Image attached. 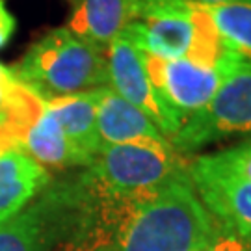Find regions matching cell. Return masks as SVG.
<instances>
[{"label":"cell","instance_id":"cell-1","mask_svg":"<svg viewBox=\"0 0 251 251\" xmlns=\"http://www.w3.org/2000/svg\"><path fill=\"white\" fill-rule=\"evenodd\" d=\"M220 227L188 175L147 194L121 196L86 173L60 251H201Z\"/></svg>","mask_w":251,"mask_h":251},{"label":"cell","instance_id":"cell-2","mask_svg":"<svg viewBox=\"0 0 251 251\" xmlns=\"http://www.w3.org/2000/svg\"><path fill=\"white\" fill-rule=\"evenodd\" d=\"M138 50L162 60L220 65L240 58L225 45L205 6L190 0H142V13L126 28Z\"/></svg>","mask_w":251,"mask_h":251},{"label":"cell","instance_id":"cell-3","mask_svg":"<svg viewBox=\"0 0 251 251\" xmlns=\"http://www.w3.org/2000/svg\"><path fill=\"white\" fill-rule=\"evenodd\" d=\"M11 73L45 100L108 88L106 49L56 28L26 50Z\"/></svg>","mask_w":251,"mask_h":251},{"label":"cell","instance_id":"cell-4","mask_svg":"<svg viewBox=\"0 0 251 251\" xmlns=\"http://www.w3.org/2000/svg\"><path fill=\"white\" fill-rule=\"evenodd\" d=\"M108 192L138 196L188 175L173 145H100L88 171Z\"/></svg>","mask_w":251,"mask_h":251},{"label":"cell","instance_id":"cell-5","mask_svg":"<svg viewBox=\"0 0 251 251\" xmlns=\"http://www.w3.org/2000/svg\"><path fill=\"white\" fill-rule=\"evenodd\" d=\"M251 134V62L238 63L205 108L186 119L171 145L190 152L231 136Z\"/></svg>","mask_w":251,"mask_h":251},{"label":"cell","instance_id":"cell-6","mask_svg":"<svg viewBox=\"0 0 251 251\" xmlns=\"http://www.w3.org/2000/svg\"><path fill=\"white\" fill-rule=\"evenodd\" d=\"M106 63L108 88L132 106L142 110L171 144V140L180 132L186 119L154 88L144 69L140 50L136 49L132 39L126 36V32L108 45Z\"/></svg>","mask_w":251,"mask_h":251},{"label":"cell","instance_id":"cell-7","mask_svg":"<svg viewBox=\"0 0 251 251\" xmlns=\"http://www.w3.org/2000/svg\"><path fill=\"white\" fill-rule=\"evenodd\" d=\"M142 63L154 88L184 119L205 108L242 58L220 65H201L188 60H162L140 50ZM186 123V121H184Z\"/></svg>","mask_w":251,"mask_h":251},{"label":"cell","instance_id":"cell-8","mask_svg":"<svg viewBox=\"0 0 251 251\" xmlns=\"http://www.w3.org/2000/svg\"><path fill=\"white\" fill-rule=\"evenodd\" d=\"M188 179L216 222L251 242V177L218 170L201 154L188 164Z\"/></svg>","mask_w":251,"mask_h":251},{"label":"cell","instance_id":"cell-9","mask_svg":"<svg viewBox=\"0 0 251 251\" xmlns=\"http://www.w3.org/2000/svg\"><path fill=\"white\" fill-rule=\"evenodd\" d=\"M63 231L60 190L0 222V251H49Z\"/></svg>","mask_w":251,"mask_h":251},{"label":"cell","instance_id":"cell-10","mask_svg":"<svg viewBox=\"0 0 251 251\" xmlns=\"http://www.w3.org/2000/svg\"><path fill=\"white\" fill-rule=\"evenodd\" d=\"M97 130L102 145H171L142 110L104 88L97 108Z\"/></svg>","mask_w":251,"mask_h":251},{"label":"cell","instance_id":"cell-11","mask_svg":"<svg viewBox=\"0 0 251 251\" xmlns=\"http://www.w3.org/2000/svg\"><path fill=\"white\" fill-rule=\"evenodd\" d=\"M142 13V0H75L67 28L95 45H108L125 34Z\"/></svg>","mask_w":251,"mask_h":251},{"label":"cell","instance_id":"cell-12","mask_svg":"<svg viewBox=\"0 0 251 251\" xmlns=\"http://www.w3.org/2000/svg\"><path fill=\"white\" fill-rule=\"evenodd\" d=\"M102 90L80 91L47 100V106L58 119L63 134L86 158L88 166L93 162L102 145L97 130V108Z\"/></svg>","mask_w":251,"mask_h":251},{"label":"cell","instance_id":"cell-13","mask_svg":"<svg viewBox=\"0 0 251 251\" xmlns=\"http://www.w3.org/2000/svg\"><path fill=\"white\" fill-rule=\"evenodd\" d=\"M49 184V171L21 149L0 152V222L21 212Z\"/></svg>","mask_w":251,"mask_h":251},{"label":"cell","instance_id":"cell-14","mask_svg":"<svg viewBox=\"0 0 251 251\" xmlns=\"http://www.w3.org/2000/svg\"><path fill=\"white\" fill-rule=\"evenodd\" d=\"M19 149L32 156L37 164L52 168H71V166H88L86 158L76 151L63 134L62 126L54 114L45 108L41 114L23 130L19 138Z\"/></svg>","mask_w":251,"mask_h":251},{"label":"cell","instance_id":"cell-15","mask_svg":"<svg viewBox=\"0 0 251 251\" xmlns=\"http://www.w3.org/2000/svg\"><path fill=\"white\" fill-rule=\"evenodd\" d=\"M225 45L251 62V0L205 6Z\"/></svg>","mask_w":251,"mask_h":251},{"label":"cell","instance_id":"cell-16","mask_svg":"<svg viewBox=\"0 0 251 251\" xmlns=\"http://www.w3.org/2000/svg\"><path fill=\"white\" fill-rule=\"evenodd\" d=\"M201 251H251V242L225 227H220L218 234Z\"/></svg>","mask_w":251,"mask_h":251},{"label":"cell","instance_id":"cell-17","mask_svg":"<svg viewBox=\"0 0 251 251\" xmlns=\"http://www.w3.org/2000/svg\"><path fill=\"white\" fill-rule=\"evenodd\" d=\"M15 26H17L15 17L9 13L6 4L0 0V49H4L9 43V39L15 32Z\"/></svg>","mask_w":251,"mask_h":251},{"label":"cell","instance_id":"cell-18","mask_svg":"<svg viewBox=\"0 0 251 251\" xmlns=\"http://www.w3.org/2000/svg\"><path fill=\"white\" fill-rule=\"evenodd\" d=\"M17 84L19 80L15 78V75L11 78H8V80H0V116H6L8 114Z\"/></svg>","mask_w":251,"mask_h":251},{"label":"cell","instance_id":"cell-19","mask_svg":"<svg viewBox=\"0 0 251 251\" xmlns=\"http://www.w3.org/2000/svg\"><path fill=\"white\" fill-rule=\"evenodd\" d=\"M194 4H201V6H216V4H227V2H240V0H190Z\"/></svg>","mask_w":251,"mask_h":251},{"label":"cell","instance_id":"cell-20","mask_svg":"<svg viewBox=\"0 0 251 251\" xmlns=\"http://www.w3.org/2000/svg\"><path fill=\"white\" fill-rule=\"evenodd\" d=\"M11 76H13L11 69L6 67L4 63H0V80H8V78H11Z\"/></svg>","mask_w":251,"mask_h":251},{"label":"cell","instance_id":"cell-21","mask_svg":"<svg viewBox=\"0 0 251 251\" xmlns=\"http://www.w3.org/2000/svg\"><path fill=\"white\" fill-rule=\"evenodd\" d=\"M6 123V116H0V126Z\"/></svg>","mask_w":251,"mask_h":251}]
</instances>
